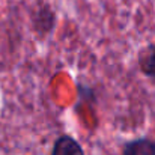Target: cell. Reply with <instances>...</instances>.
I'll list each match as a JSON object with an SVG mask.
<instances>
[{"label": "cell", "mask_w": 155, "mask_h": 155, "mask_svg": "<svg viewBox=\"0 0 155 155\" xmlns=\"http://www.w3.org/2000/svg\"><path fill=\"white\" fill-rule=\"evenodd\" d=\"M51 155H84L80 143L71 136H60L53 146Z\"/></svg>", "instance_id": "1"}, {"label": "cell", "mask_w": 155, "mask_h": 155, "mask_svg": "<svg viewBox=\"0 0 155 155\" xmlns=\"http://www.w3.org/2000/svg\"><path fill=\"white\" fill-rule=\"evenodd\" d=\"M122 155H155V142L148 137H140L128 142Z\"/></svg>", "instance_id": "2"}, {"label": "cell", "mask_w": 155, "mask_h": 155, "mask_svg": "<svg viewBox=\"0 0 155 155\" xmlns=\"http://www.w3.org/2000/svg\"><path fill=\"white\" fill-rule=\"evenodd\" d=\"M139 68L148 78L155 80V44H149L139 53Z\"/></svg>", "instance_id": "3"}, {"label": "cell", "mask_w": 155, "mask_h": 155, "mask_svg": "<svg viewBox=\"0 0 155 155\" xmlns=\"http://www.w3.org/2000/svg\"><path fill=\"white\" fill-rule=\"evenodd\" d=\"M54 24V14H53L51 8L48 6H42L38 9V12L35 14V26L41 33H48L50 29Z\"/></svg>", "instance_id": "4"}]
</instances>
